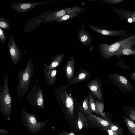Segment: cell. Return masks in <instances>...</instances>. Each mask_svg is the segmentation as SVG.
Segmentation results:
<instances>
[{
	"mask_svg": "<svg viewBox=\"0 0 135 135\" xmlns=\"http://www.w3.org/2000/svg\"></svg>",
	"mask_w": 135,
	"mask_h": 135,
	"instance_id": "cell-36",
	"label": "cell"
},
{
	"mask_svg": "<svg viewBox=\"0 0 135 135\" xmlns=\"http://www.w3.org/2000/svg\"><path fill=\"white\" fill-rule=\"evenodd\" d=\"M104 3L109 4H114L119 3L123 2L122 0H102Z\"/></svg>",
	"mask_w": 135,
	"mask_h": 135,
	"instance_id": "cell-27",
	"label": "cell"
},
{
	"mask_svg": "<svg viewBox=\"0 0 135 135\" xmlns=\"http://www.w3.org/2000/svg\"><path fill=\"white\" fill-rule=\"evenodd\" d=\"M95 105L98 113H102L104 108L103 103L100 101L96 100L95 102Z\"/></svg>",
	"mask_w": 135,
	"mask_h": 135,
	"instance_id": "cell-26",
	"label": "cell"
},
{
	"mask_svg": "<svg viewBox=\"0 0 135 135\" xmlns=\"http://www.w3.org/2000/svg\"><path fill=\"white\" fill-rule=\"evenodd\" d=\"M75 59L73 56L70 57L67 61L65 69V73L66 78L70 79L74 76Z\"/></svg>",
	"mask_w": 135,
	"mask_h": 135,
	"instance_id": "cell-17",
	"label": "cell"
},
{
	"mask_svg": "<svg viewBox=\"0 0 135 135\" xmlns=\"http://www.w3.org/2000/svg\"><path fill=\"white\" fill-rule=\"evenodd\" d=\"M134 46L125 47L117 52L115 56L123 55H132L135 54V48Z\"/></svg>",
	"mask_w": 135,
	"mask_h": 135,
	"instance_id": "cell-19",
	"label": "cell"
},
{
	"mask_svg": "<svg viewBox=\"0 0 135 135\" xmlns=\"http://www.w3.org/2000/svg\"><path fill=\"white\" fill-rule=\"evenodd\" d=\"M56 0L49 1L27 2L18 1L12 2L10 7L12 10L19 13L27 12L34 9L36 7L46 3L56 1Z\"/></svg>",
	"mask_w": 135,
	"mask_h": 135,
	"instance_id": "cell-8",
	"label": "cell"
},
{
	"mask_svg": "<svg viewBox=\"0 0 135 135\" xmlns=\"http://www.w3.org/2000/svg\"><path fill=\"white\" fill-rule=\"evenodd\" d=\"M8 46L12 61L16 67L21 61L22 52L20 47L16 44L13 36L12 35L8 38Z\"/></svg>",
	"mask_w": 135,
	"mask_h": 135,
	"instance_id": "cell-9",
	"label": "cell"
},
{
	"mask_svg": "<svg viewBox=\"0 0 135 135\" xmlns=\"http://www.w3.org/2000/svg\"><path fill=\"white\" fill-rule=\"evenodd\" d=\"M108 132L109 135H117L116 133L114 131L112 130H109L108 131Z\"/></svg>",
	"mask_w": 135,
	"mask_h": 135,
	"instance_id": "cell-32",
	"label": "cell"
},
{
	"mask_svg": "<svg viewBox=\"0 0 135 135\" xmlns=\"http://www.w3.org/2000/svg\"><path fill=\"white\" fill-rule=\"evenodd\" d=\"M64 55V53L63 52L51 57L49 65H46L45 67L49 70L56 69L61 63Z\"/></svg>",
	"mask_w": 135,
	"mask_h": 135,
	"instance_id": "cell-18",
	"label": "cell"
},
{
	"mask_svg": "<svg viewBox=\"0 0 135 135\" xmlns=\"http://www.w3.org/2000/svg\"><path fill=\"white\" fill-rule=\"evenodd\" d=\"M69 135H74V134L73 133H71Z\"/></svg>",
	"mask_w": 135,
	"mask_h": 135,
	"instance_id": "cell-35",
	"label": "cell"
},
{
	"mask_svg": "<svg viewBox=\"0 0 135 135\" xmlns=\"http://www.w3.org/2000/svg\"><path fill=\"white\" fill-rule=\"evenodd\" d=\"M57 9L52 11L46 10L40 15L28 21L24 28L26 33L32 31L45 22H52L58 18Z\"/></svg>",
	"mask_w": 135,
	"mask_h": 135,
	"instance_id": "cell-5",
	"label": "cell"
},
{
	"mask_svg": "<svg viewBox=\"0 0 135 135\" xmlns=\"http://www.w3.org/2000/svg\"><path fill=\"white\" fill-rule=\"evenodd\" d=\"M109 79L116 87L126 94H135V89L130 83L128 78L116 73L108 75Z\"/></svg>",
	"mask_w": 135,
	"mask_h": 135,
	"instance_id": "cell-7",
	"label": "cell"
},
{
	"mask_svg": "<svg viewBox=\"0 0 135 135\" xmlns=\"http://www.w3.org/2000/svg\"><path fill=\"white\" fill-rule=\"evenodd\" d=\"M135 34L125 39L110 44L99 43L100 54L104 59H107L115 56L116 53L122 49L127 46H134Z\"/></svg>",
	"mask_w": 135,
	"mask_h": 135,
	"instance_id": "cell-2",
	"label": "cell"
},
{
	"mask_svg": "<svg viewBox=\"0 0 135 135\" xmlns=\"http://www.w3.org/2000/svg\"><path fill=\"white\" fill-rule=\"evenodd\" d=\"M43 71L45 79L47 84L49 86H54L57 80V70L56 69L49 70L45 67Z\"/></svg>",
	"mask_w": 135,
	"mask_h": 135,
	"instance_id": "cell-15",
	"label": "cell"
},
{
	"mask_svg": "<svg viewBox=\"0 0 135 135\" xmlns=\"http://www.w3.org/2000/svg\"><path fill=\"white\" fill-rule=\"evenodd\" d=\"M125 122L129 130L134 135H135V124L132 121L127 118L125 119Z\"/></svg>",
	"mask_w": 135,
	"mask_h": 135,
	"instance_id": "cell-25",
	"label": "cell"
},
{
	"mask_svg": "<svg viewBox=\"0 0 135 135\" xmlns=\"http://www.w3.org/2000/svg\"><path fill=\"white\" fill-rule=\"evenodd\" d=\"M130 111L132 114H133L135 116V109H131Z\"/></svg>",
	"mask_w": 135,
	"mask_h": 135,
	"instance_id": "cell-33",
	"label": "cell"
},
{
	"mask_svg": "<svg viewBox=\"0 0 135 135\" xmlns=\"http://www.w3.org/2000/svg\"><path fill=\"white\" fill-rule=\"evenodd\" d=\"M9 133L8 131L4 129H1L0 134L2 135H8Z\"/></svg>",
	"mask_w": 135,
	"mask_h": 135,
	"instance_id": "cell-29",
	"label": "cell"
},
{
	"mask_svg": "<svg viewBox=\"0 0 135 135\" xmlns=\"http://www.w3.org/2000/svg\"></svg>",
	"mask_w": 135,
	"mask_h": 135,
	"instance_id": "cell-37",
	"label": "cell"
},
{
	"mask_svg": "<svg viewBox=\"0 0 135 135\" xmlns=\"http://www.w3.org/2000/svg\"><path fill=\"white\" fill-rule=\"evenodd\" d=\"M26 99L31 107L40 109L45 108L44 94L38 79L33 81L31 89L26 96Z\"/></svg>",
	"mask_w": 135,
	"mask_h": 135,
	"instance_id": "cell-3",
	"label": "cell"
},
{
	"mask_svg": "<svg viewBox=\"0 0 135 135\" xmlns=\"http://www.w3.org/2000/svg\"><path fill=\"white\" fill-rule=\"evenodd\" d=\"M132 80L135 83V71L129 75Z\"/></svg>",
	"mask_w": 135,
	"mask_h": 135,
	"instance_id": "cell-31",
	"label": "cell"
},
{
	"mask_svg": "<svg viewBox=\"0 0 135 135\" xmlns=\"http://www.w3.org/2000/svg\"><path fill=\"white\" fill-rule=\"evenodd\" d=\"M90 75V73L87 70L81 69L77 73L76 76L73 80L66 85L65 87H67L72 84L83 81L88 79Z\"/></svg>",
	"mask_w": 135,
	"mask_h": 135,
	"instance_id": "cell-16",
	"label": "cell"
},
{
	"mask_svg": "<svg viewBox=\"0 0 135 135\" xmlns=\"http://www.w3.org/2000/svg\"><path fill=\"white\" fill-rule=\"evenodd\" d=\"M59 98L68 114L72 115L73 112L74 100L72 97L68 94L66 89L60 94Z\"/></svg>",
	"mask_w": 135,
	"mask_h": 135,
	"instance_id": "cell-11",
	"label": "cell"
},
{
	"mask_svg": "<svg viewBox=\"0 0 135 135\" xmlns=\"http://www.w3.org/2000/svg\"><path fill=\"white\" fill-rule=\"evenodd\" d=\"M128 22H133L132 19L131 18H129L128 20Z\"/></svg>",
	"mask_w": 135,
	"mask_h": 135,
	"instance_id": "cell-34",
	"label": "cell"
},
{
	"mask_svg": "<svg viewBox=\"0 0 135 135\" xmlns=\"http://www.w3.org/2000/svg\"><path fill=\"white\" fill-rule=\"evenodd\" d=\"M95 97L99 100L103 99L102 93L98 81L96 79H93L89 83L86 84Z\"/></svg>",
	"mask_w": 135,
	"mask_h": 135,
	"instance_id": "cell-14",
	"label": "cell"
},
{
	"mask_svg": "<svg viewBox=\"0 0 135 135\" xmlns=\"http://www.w3.org/2000/svg\"><path fill=\"white\" fill-rule=\"evenodd\" d=\"M80 111L87 114L91 113L89 105V97L85 98L81 104L79 106Z\"/></svg>",
	"mask_w": 135,
	"mask_h": 135,
	"instance_id": "cell-21",
	"label": "cell"
},
{
	"mask_svg": "<svg viewBox=\"0 0 135 135\" xmlns=\"http://www.w3.org/2000/svg\"><path fill=\"white\" fill-rule=\"evenodd\" d=\"M88 97L89 105L91 111L98 113L96 107L95 99L90 93H89Z\"/></svg>",
	"mask_w": 135,
	"mask_h": 135,
	"instance_id": "cell-24",
	"label": "cell"
},
{
	"mask_svg": "<svg viewBox=\"0 0 135 135\" xmlns=\"http://www.w3.org/2000/svg\"><path fill=\"white\" fill-rule=\"evenodd\" d=\"M110 126H111V130L115 131L116 133V131L118 132V131H119V128L118 126L114 125H113L111 123Z\"/></svg>",
	"mask_w": 135,
	"mask_h": 135,
	"instance_id": "cell-30",
	"label": "cell"
},
{
	"mask_svg": "<svg viewBox=\"0 0 135 135\" xmlns=\"http://www.w3.org/2000/svg\"><path fill=\"white\" fill-rule=\"evenodd\" d=\"M34 71L33 62L31 59H30L25 68L18 71V82L16 88L18 99L23 97L26 93L29 92V86Z\"/></svg>",
	"mask_w": 135,
	"mask_h": 135,
	"instance_id": "cell-1",
	"label": "cell"
},
{
	"mask_svg": "<svg viewBox=\"0 0 135 135\" xmlns=\"http://www.w3.org/2000/svg\"><path fill=\"white\" fill-rule=\"evenodd\" d=\"M88 26L92 30L100 34L112 36H122L126 34L127 31L125 30H113L102 29L92 25L88 24Z\"/></svg>",
	"mask_w": 135,
	"mask_h": 135,
	"instance_id": "cell-13",
	"label": "cell"
},
{
	"mask_svg": "<svg viewBox=\"0 0 135 135\" xmlns=\"http://www.w3.org/2000/svg\"><path fill=\"white\" fill-rule=\"evenodd\" d=\"M81 12V11H79L70 13L57 18L55 21L57 22H67L78 16Z\"/></svg>",
	"mask_w": 135,
	"mask_h": 135,
	"instance_id": "cell-20",
	"label": "cell"
},
{
	"mask_svg": "<svg viewBox=\"0 0 135 135\" xmlns=\"http://www.w3.org/2000/svg\"><path fill=\"white\" fill-rule=\"evenodd\" d=\"M81 22V27L76 33L78 38L82 44L90 46L92 44L93 36L86 30L83 21Z\"/></svg>",
	"mask_w": 135,
	"mask_h": 135,
	"instance_id": "cell-10",
	"label": "cell"
},
{
	"mask_svg": "<svg viewBox=\"0 0 135 135\" xmlns=\"http://www.w3.org/2000/svg\"><path fill=\"white\" fill-rule=\"evenodd\" d=\"M3 88L0 86V111L7 118L10 116L11 112L12 100L8 86V76L3 77Z\"/></svg>",
	"mask_w": 135,
	"mask_h": 135,
	"instance_id": "cell-4",
	"label": "cell"
},
{
	"mask_svg": "<svg viewBox=\"0 0 135 135\" xmlns=\"http://www.w3.org/2000/svg\"><path fill=\"white\" fill-rule=\"evenodd\" d=\"M21 114L24 126L27 130L35 134L45 127L48 122H39L34 114L29 113L25 108L22 109Z\"/></svg>",
	"mask_w": 135,
	"mask_h": 135,
	"instance_id": "cell-6",
	"label": "cell"
},
{
	"mask_svg": "<svg viewBox=\"0 0 135 135\" xmlns=\"http://www.w3.org/2000/svg\"><path fill=\"white\" fill-rule=\"evenodd\" d=\"M10 22L3 17L0 16V27L2 29L11 30Z\"/></svg>",
	"mask_w": 135,
	"mask_h": 135,
	"instance_id": "cell-23",
	"label": "cell"
},
{
	"mask_svg": "<svg viewBox=\"0 0 135 135\" xmlns=\"http://www.w3.org/2000/svg\"><path fill=\"white\" fill-rule=\"evenodd\" d=\"M86 119L83 114L80 112L78 113L77 124L78 127L81 129L84 126H86Z\"/></svg>",
	"mask_w": 135,
	"mask_h": 135,
	"instance_id": "cell-22",
	"label": "cell"
},
{
	"mask_svg": "<svg viewBox=\"0 0 135 135\" xmlns=\"http://www.w3.org/2000/svg\"><path fill=\"white\" fill-rule=\"evenodd\" d=\"M6 40V37L4 31L2 29L0 28V41L2 43H4Z\"/></svg>",
	"mask_w": 135,
	"mask_h": 135,
	"instance_id": "cell-28",
	"label": "cell"
},
{
	"mask_svg": "<svg viewBox=\"0 0 135 135\" xmlns=\"http://www.w3.org/2000/svg\"><path fill=\"white\" fill-rule=\"evenodd\" d=\"M87 117L93 124L104 131L111 123L108 120L98 117L91 113L88 114Z\"/></svg>",
	"mask_w": 135,
	"mask_h": 135,
	"instance_id": "cell-12",
	"label": "cell"
}]
</instances>
